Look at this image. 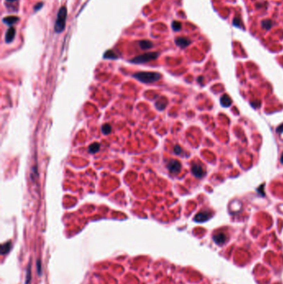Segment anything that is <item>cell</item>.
Returning <instances> with one entry per match:
<instances>
[{
    "label": "cell",
    "mask_w": 283,
    "mask_h": 284,
    "mask_svg": "<svg viewBox=\"0 0 283 284\" xmlns=\"http://www.w3.org/2000/svg\"><path fill=\"white\" fill-rule=\"evenodd\" d=\"M135 79L144 83H151L160 79L161 75L155 72H140L133 75Z\"/></svg>",
    "instance_id": "cell-1"
},
{
    "label": "cell",
    "mask_w": 283,
    "mask_h": 284,
    "mask_svg": "<svg viewBox=\"0 0 283 284\" xmlns=\"http://www.w3.org/2000/svg\"><path fill=\"white\" fill-rule=\"evenodd\" d=\"M67 17V9L65 6H62L59 9L57 15V19L55 22L54 30L57 33H60L65 29L66 20Z\"/></svg>",
    "instance_id": "cell-2"
},
{
    "label": "cell",
    "mask_w": 283,
    "mask_h": 284,
    "mask_svg": "<svg viewBox=\"0 0 283 284\" xmlns=\"http://www.w3.org/2000/svg\"><path fill=\"white\" fill-rule=\"evenodd\" d=\"M158 57V52H146L145 54L139 55L137 56V57H135V58H132L131 60V62H133V63H135V64H140V63H145V62H148V61H149L155 60Z\"/></svg>",
    "instance_id": "cell-3"
},
{
    "label": "cell",
    "mask_w": 283,
    "mask_h": 284,
    "mask_svg": "<svg viewBox=\"0 0 283 284\" xmlns=\"http://www.w3.org/2000/svg\"><path fill=\"white\" fill-rule=\"evenodd\" d=\"M167 167L172 174H178L181 169V164L178 160H171L168 163Z\"/></svg>",
    "instance_id": "cell-4"
},
{
    "label": "cell",
    "mask_w": 283,
    "mask_h": 284,
    "mask_svg": "<svg viewBox=\"0 0 283 284\" xmlns=\"http://www.w3.org/2000/svg\"><path fill=\"white\" fill-rule=\"evenodd\" d=\"M192 173L194 174L196 177L201 178L204 176V174H205L206 172H205L202 165L194 163V164L192 165Z\"/></svg>",
    "instance_id": "cell-5"
},
{
    "label": "cell",
    "mask_w": 283,
    "mask_h": 284,
    "mask_svg": "<svg viewBox=\"0 0 283 284\" xmlns=\"http://www.w3.org/2000/svg\"><path fill=\"white\" fill-rule=\"evenodd\" d=\"M211 217V213L209 211H202L200 213H198L194 217V220L196 222L201 223V222H205L207 221L209 218Z\"/></svg>",
    "instance_id": "cell-6"
},
{
    "label": "cell",
    "mask_w": 283,
    "mask_h": 284,
    "mask_svg": "<svg viewBox=\"0 0 283 284\" xmlns=\"http://www.w3.org/2000/svg\"><path fill=\"white\" fill-rule=\"evenodd\" d=\"M227 239H228V238H227L225 233H218L213 235V240L218 245L224 244L227 241Z\"/></svg>",
    "instance_id": "cell-7"
},
{
    "label": "cell",
    "mask_w": 283,
    "mask_h": 284,
    "mask_svg": "<svg viewBox=\"0 0 283 284\" xmlns=\"http://www.w3.org/2000/svg\"><path fill=\"white\" fill-rule=\"evenodd\" d=\"M16 35V29L13 27H10V28L7 30L6 34H5V42L7 43H12Z\"/></svg>",
    "instance_id": "cell-8"
},
{
    "label": "cell",
    "mask_w": 283,
    "mask_h": 284,
    "mask_svg": "<svg viewBox=\"0 0 283 284\" xmlns=\"http://www.w3.org/2000/svg\"><path fill=\"white\" fill-rule=\"evenodd\" d=\"M18 20H19V19H18V17H16V16H8V17L3 18V22L5 24L9 25V26H12L13 24H15Z\"/></svg>",
    "instance_id": "cell-9"
},
{
    "label": "cell",
    "mask_w": 283,
    "mask_h": 284,
    "mask_svg": "<svg viewBox=\"0 0 283 284\" xmlns=\"http://www.w3.org/2000/svg\"><path fill=\"white\" fill-rule=\"evenodd\" d=\"M175 43H176V44L179 47H185L190 43V41L189 39H187V38H184V37H179V38L176 39Z\"/></svg>",
    "instance_id": "cell-10"
},
{
    "label": "cell",
    "mask_w": 283,
    "mask_h": 284,
    "mask_svg": "<svg viewBox=\"0 0 283 284\" xmlns=\"http://www.w3.org/2000/svg\"><path fill=\"white\" fill-rule=\"evenodd\" d=\"M140 48L143 49V50H146V49L151 48L153 47V43L149 41V40H141L139 43Z\"/></svg>",
    "instance_id": "cell-11"
},
{
    "label": "cell",
    "mask_w": 283,
    "mask_h": 284,
    "mask_svg": "<svg viewBox=\"0 0 283 284\" xmlns=\"http://www.w3.org/2000/svg\"><path fill=\"white\" fill-rule=\"evenodd\" d=\"M11 248H12V243L11 242L9 241L7 242V243H4L1 246V254H3V255L8 254L9 251L11 250Z\"/></svg>",
    "instance_id": "cell-12"
},
{
    "label": "cell",
    "mask_w": 283,
    "mask_h": 284,
    "mask_svg": "<svg viewBox=\"0 0 283 284\" xmlns=\"http://www.w3.org/2000/svg\"><path fill=\"white\" fill-rule=\"evenodd\" d=\"M231 98L229 97L228 95H224V96H222V98H221V104H222V106H223V107H229V106L231 105Z\"/></svg>",
    "instance_id": "cell-13"
},
{
    "label": "cell",
    "mask_w": 283,
    "mask_h": 284,
    "mask_svg": "<svg viewBox=\"0 0 283 284\" xmlns=\"http://www.w3.org/2000/svg\"><path fill=\"white\" fill-rule=\"evenodd\" d=\"M104 58H107V59H116V58H118V56L116 55V53L113 51H111V50H108V51L105 52Z\"/></svg>",
    "instance_id": "cell-14"
},
{
    "label": "cell",
    "mask_w": 283,
    "mask_h": 284,
    "mask_svg": "<svg viewBox=\"0 0 283 284\" xmlns=\"http://www.w3.org/2000/svg\"><path fill=\"white\" fill-rule=\"evenodd\" d=\"M99 150H100V144H99V143L91 144V146H89V148H88L89 152L92 153V154H94V153H96Z\"/></svg>",
    "instance_id": "cell-15"
},
{
    "label": "cell",
    "mask_w": 283,
    "mask_h": 284,
    "mask_svg": "<svg viewBox=\"0 0 283 284\" xmlns=\"http://www.w3.org/2000/svg\"><path fill=\"white\" fill-rule=\"evenodd\" d=\"M31 278H32V273H31V262L29 263L28 266H27V274H26V280H25V284H30L31 283Z\"/></svg>",
    "instance_id": "cell-16"
},
{
    "label": "cell",
    "mask_w": 283,
    "mask_h": 284,
    "mask_svg": "<svg viewBox=\"0 0 283 284\" xmlns=\"http://www.w3.org/2000/svg\"><path fill=\"white\" fill-rule=\"evenodd\" d=\"M101 131H102V133L105 135H108L110 133L111 131V126L109 125V124H105V125H102V127H101Z\"/></svg>",
    "instance_id": "cell-17"
},
{
    "label": "cell",
    "mask_w": 283,
    "mask_h": 284,
    "mask_svg": "<svg viewBox=\"0 0 283 284\" xmlns=\"http://www.w3.org/2000/svg\"><path fill=\"white\" fill-rule=\"evenodd\" d=\"M172 28H173L174 31L180 30V29H181V23H180V22H173V23H172Z\"/></svg>",
    "instance_id": "cell-18"
},
{
    "label": "cell",
    "mask_w": 283,
    "mask_h": 284,
    "mask_svg": "<svg viewBox=\"0 0 283 284\" xmlns=\"http://www.w3.org/2000/svg\"><path fill=\"white\" fill-rule=\"evenodd\" d=\"M166 106V103L165 102H159V101H157V103H156V107L158 108V110H163L164 107Z\"/></svg>",
    "instance_id": "cell-19"
},
{
    "label": "cell",
    "mask_w": 283,
    "mask_h": 284,
    "mask_svg": "<svg viewBox=\"0 0 283 284\" xmlns=\"http://www.w3.org/2000/svg\"><path fill=\"white\" fill-rule=\"evenodd\" d=\"M37 272L38 274L41 275L42 273V265H41V261L39 259L37 260Z\"/></svg>",
    "instance_id": "cell-20"
},
{
    "label": "cell",
    "mask_w": 283,
    "mask_h": 284,
    "mask_svg": "<svg viewBox=\"0 0 283 284\" xmlns=\"http://www.w3.org/2000/svg\"><path fill=\"white\" fill-rule=\"evenodd\" d=\"M43 3H37L36 5L34 6V12H37V11H38L40 9H42V7H43Z\"/></svg>",
    "instance_id": "cell-21"
},
{
    "label": "cell",
    "mask_w": 283,
    "mask_h": 284,
    "mask_svg": "<svg viewBox=\"0 0 283 284\" xmlns=\"http://www.w3.org/2000/svg\"><path fill=\"white\" fill-rule=\"evenodd\" d=\"M174 150V153L177 154V155H180V154L182 153V150H181V148L179 146H176L174 147V150Z\"/></svg>",
    "instance_id": "cell-22"
},
{
    "label": "cell",
    "mask_w": 283,
    "mask_h": 284,
    "mask_svg": "<svg viewBox=\"0 0 283 284\" xmlns=\"http://www.w3.org/2000/svg\"><path fill=\"white\" fill-rule=\"evenodd\" d=\"M277 131L278 132V133H280V134H282V133H283V124H281V125L280 126H279V127L277 128Z\"/></svg>",
    "instance_id": "cell-23"
},
{
    "label": "cell",
    "mask_w": 283,
    "mask_h": 284,
    "mask_svg": "<svg viewBox=\"0 0 283 284\" xmlns=\"http://www.w3.org/2000/svg\"><path fill=\"white\" fill-rule=\"evenodd\" d=\"M281 163L283 164V153H282V156H281Z\"/></svg>",
    "instance_id": "cell-24"
},
{
    "label": "cell",
    "mask_w": 283,
    "mask_h": 284,
    "mask_svg": "<svg viewBox=\"0 0 283 284\" xmlns=\"http://www.w3.org/2000/svg\"><path fill=\"white\" fill-rule=\"evenodd\" d=\"M8 2H13V1H16V0H7Z\"/></svg>",
    "instance_id": "cell-25"
}]
</instances>
